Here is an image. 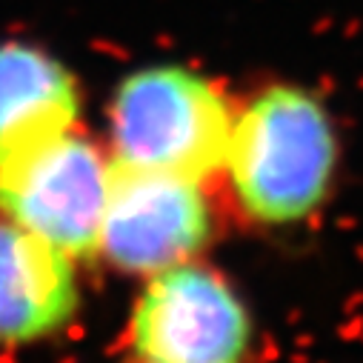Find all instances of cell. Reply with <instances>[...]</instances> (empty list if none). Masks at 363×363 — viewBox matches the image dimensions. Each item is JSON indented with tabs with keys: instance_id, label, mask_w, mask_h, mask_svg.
<instances>
[{
	"instance_id": "cell-1",
	"label": "cell",
	"mask_w": 363,
	"mask_h": 363,
	"mask_svg": "<svg viewBox=\"0 0 363 363\" xmlns=\"http://www.w3.org/2000/svg\"><path fill=\"white\" fill-rule=\"evenodd\" d=\"M238 206L263 226L312 218L337 172V132L318 95L269 83L235 109L220 169Z\"/></svg>"
},
{
	"instance_id": "cell-2",
	"label": "cell",
	"mask_w": 363,
	"mask_h": 363,
	"mask_svg": "<svg viewBox=\"0 0 363 363\" xmlns=\"http://www.w3.org/2000/svg\"><path fill=\"white\" fill-rule=\"evenodd\" d=\"M235 109L220 83L192 66H140L112 92L109 155L123 166L206 186L223 169Z\"/></svg>"
},
{
	"instance_id": "cell-3",
	"label": "cell",
	"mask_w": 363,
	"mask_h": 363,
	"mask_svg": "<svg viewBox=\"0 0 363 363\" xmlns=\"http://www.w3.org/2000/svg\"><path fill=\"white\" fill-rule=\"evenodd\" d=\"M112 155L80 129L0 163V218L72 260L98 255Z\"/></svg>"
},
{
	"instance_id": "cell-4",
	"label": "cell",
	"mask_w": 363,
	"mask_h": 363,
	"mask_svg": "<svg viewBox=\"0 0 363 363\" xmlns=\"http://www.w3.org/2000/svg\"><path fill=\"white\" fill-rule=\"evenodd\" d=\"M129 343L138 363H243L252 318L220 272L189 260L146 278Z\"/></svg>"
},
{
	"instance_id": "cell-5",
	"label": "cell",
	"mask_w": 363,
	"mask_h": 363,
	"mask_svg": "<svg viewBox=\"0 0 363 363\" xmlns=\"http://www.w3.org/2000/svg\"><path fill=\"white\" fill-rule=\"evenodd\" d=\"M212 238L203 184L112 160L98 255L129 275L152 278L195 260Z\"/></svg>"
},
{
	"instance_id": "cell-6",
	"label": "cell",
	"mask_w": 363,
	"mask_h": 363,
	"mask_svg": "<svg viewBox=\"0 0 363 363\" xmlns=\"http://www.w3.org/2000/svg\"><path fill=\"white\" fill-rule=\"evenodd\" d=\"M77 260L0 218V349L66 329L80 306Z\"/></svg>"
},
{
	"instance_id": "cell-7",
	"label": "cell",
	"mask_w": 363,
	"mask_h": 363,
	"mask_svg": "<svg viewBox=\"0 0 363 363\" xmlns=\"http://www.w3.org/2000/svg\"><path fill=\"white\" fill-rule=\"evenodd\" d=\"M77 121L74 72L29 40H0V163L77 129Z\"/></svg>"
}]
</instances>
